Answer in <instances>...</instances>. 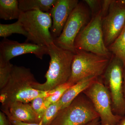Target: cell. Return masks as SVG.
Returning <instances> with one entry per match:
<instances>
[{"instance_id":"6da1fadb","label":"cell","mask_w":125,"mask_h":125,"mask_svg":"<svg viewBox=\"0 0 125 125\" xmlns=\"http://www.w3.org/2000/svg\"><path fill=\"white\" fill-rule=\"evenodd\" d=\"M36 82L29 68L14 65L8 83L0 91L2 111L9 110L10 105L15 102L29 103L38 96L50 95V91L34 89L33 85Z\"/></svg>"},{"instance_id":"7a4b0ae2","label":"cell","mask_w":125,"mask_h":125,"mask_svg":"<svg viewBox=\"0 0 125 125\" xmlns=\"http://www.w3.org/2000/svg\"><path fill=\"white\" fill-rule=\"evenodd\" d=\"M48 47L51 60L45 75L46 81L43 83L36 82L33 86L35 89L43 92L51 91L68 82L71 75L74 54L56 46L54 43Z\"/></svg>"},{"instance_id":"3957f363","label":"cell","mask_w":125,"mask_h":125,"mask_svg":"<svg viewBox=\"0 0 125 125\" xmlns=\"http://www.w3.org/2000/svg\"><path fill=\"white\" fill-rule=\"evenodd\" d=\"M18 20L28 34L25 42L47 46L54 43L50 31L52 20L49 12L39 10L21 12Z\"/></svg>"},{"instance_id":"277c9868","label":"cell","mask_w":125,"mask_h":125,"mask_svg":"<svg viewBox=\"0 0 125 125\" xmlns=\"http://www.w3.org/2000/svg\"><path fill=\"white\" fill-rule=\"evenodd\" d=\"M101 10L80 31L75 40L76 50L92 52L108 58L109 50L105 45Z\"/></svg>"},{"instance_id":"5b68a950","label":"cell","mask_w":125,"mask_h":125,"mask_svg":"<svg viewBox=\"0 0 125 125\" xmlns=\"http://www.w3.org/2000/svg\"><path fill=\"white\" fill-rule=\"evenodd\" d=\"M99 117L92 102L83 93L60 110L51 125H84Z\"/></svg>"},{"instance_id":"8992f818","label":"cell","mask_w":125,"mask_h":125,"mask_svg":"<svg viewBox=\"0 0 125 125\" xmlns=\"http://www.w3.org/2000/svg\"><path fill=\"white\" fill-rule=\"evenodd\" d=\"M109 63L108 58L92 52L76 50L68 83L74 84L84 78L98 77L105 72Z\"/></svg>"},{"instance_id":"52a82bcc","label":"cell","mask_w":125,"mask_h":125,"mask_svg":"<svg viewBox=\"0 0 125 125\" xmlns=\"http://www.w3.org/2000/svg\"><path fill=\"white\" fill-rule=\"evenodd\" d=\"M83 93L98 113L101 125H118L123 117L114 114L109 91L103 83L97 80Z\"/></svg>"},{"instance_id":"ba28073f","label":"cell","mask_w":125,"mask_h":125,"mask_svg":"<svg viewBox=\"0 0 125 125\" xmlns=\"http://www.w3.org/2000/svg\"><path fill=\"white\" fill-rule=\"evenodd\" d=\"M124 64L115 56L109 62L104 73L114 113L122 116L125 114V101L123 93Z\"/></svg>"},{"instance_id":"9c48e42d","label":"cell","mask_w":125,"mask_h":125,"mask_svg":"<svg viewBox=\"0 0 125 125\" xmlns=\"http://www.w3.org/2000/svg\"><path fill=\"white\" fill-rule=\"evenodd\" d=\"M89 13L85 5L79 2L68 18L59 37L54 39L55 45L75 54L74 43L77 35L87 24Z\"/></svg>"},{"instance_id":"30bf717a","label":"cell","mask_w":125,"mask_h":125,"mask_svg":"<svg viewBox=\"0 0 125 125\" xmlns=\"http://www.w3.org/2000/svg\"><path fill=\"white\" fill-rule=\"evenodd\" d=\"M125 25V0L113 1L107 15L103 19L102 28L106 46L120 35Z\"/></svg>"},{"instance_id":"8fae6325","label":"cell","mask_w":125,"mask_h":125,"mask_svg":"<svg viewBox=\"0 0 125 125\" xmlns=\"http://www.w3.org/2000/svg\"><path fill=\"white\" fill-rule=\"evenodd\" d=\"M32 54L42 60L48 55V47L29 42L20 43L4 38L0 42V62H10L12 58L21 55Z\"/></svg>"},{"instance_id":"7c38bea8","label":"cell","mask_w":125,"mask_h":125,"mask_svg":"<svg viewBox=\"0 0 125 125\" xmlns=\"http://www.w3.org/2000/svg\"><path fill=\"white\" fill-rule=\"evenodd\" d=\"M79 2L78 0H57L52 7L49 12L52 20L50 31L54 40L60 35L68 18Z\"/></svg>"},{"instance_id":"4fadbf2b","label":"cell","mask_w":125,"mask_h":125,"mask_svg":"<svg viewBox=\"0 0 125 125\" xmlns=\"http://www.w3.org/2000/svg\"><path fill=\"white\" fill-rule=\"evenodd\" d=\"M2 112L8 118L25 123L39 124L37 114L30 104L15 102L10 105L9 110Z\"/></svg>"},{"instance_id":"5bb4252c","label":"cell","mask_w":125,"mask_h":125,"mask_svg":"<svg viewBox=\"0 0 125 125\" xmlns=\"http://www.w3.org/2000/svg\"><path fill=\"white\" fill-rule=\"evenodd\" d=\"M97 77L91 76L84 78L72 85L66 91L60 101L62 108L70 105L77 96L82 94L97 80Z\"/></svg>"},{"instance_id":"9a60e30c","label":"cell","mask_w":125,"mask_h":125,"mask_svg":"<svg viewBox=\"0 0 125 125\" xmlns=\"http://www.w3.org/2000/svg\"><path fill=\"white\" fill-rule=\"evenodd\" d=\"M19 6L21 12L39 10L50 12L57 0H19Z\"/></svg>"},{"instance_id":"2e32d148","label":"cell","mask_w":125,"mask_h":125,"mask_svg":"<svg viewBox=\"0 0 125 125\" xmlns=\"http://www.w3.org/2000/svg\"><path fill=\"white\" fill-rule=\"evenodd\" d=\"M17 0H0V19L5 20L19 19L21 14Z\"/></svg>"},{"instance_id":"e0dca14e","label":"cell","mask_w":125,"mask_h":125,"mask_svg":"<svg viewBox=\"0 0 125 125\" xmlns=\"http://www.w3.org/2000/svg\"><path fill=\"white\" fill-rule=\"evenodd\" d=\"M109 50L124 64L125 62V25L120 35L109 46Z\"/></svg>"},{"instance_id":"ac0fdd59","label":"cell","mask_w":125,"mask_h":125,"mask_svg":"<svg viewBox=\"0 0 125 125\" xmlns=\"http://www.w3.org/2000/svg\"><path fill=\"white\" fill-rule=\"evenodd\" d=\"M14 33L19 34L27 37L28 34L19 20L10 24H0V37L7 38Z\"/></svg>"},{"instance_id":"d6986e66","label":"cell","mask_w":125,"mask_h":125,"mask_svg":"<svg viewBox=\"0 0 125 125\" xmlns=\"http://www.w3.org/2000/svg\"><path fill=\"white\" fill-rule=\"evenodd\" d=\"M62 108V106L60 101L49 105L47 108L39 125H51Z\"/></svg>"},{"instance_id":"ffe728a7","label":"cell","mask_w":125,"mask_h":125,"mask_svg":"<svg viewBox=\"0 0 125 125\" xmlns=\"http://www.w3.org/2000/svg\"><path fill=\"white\" fill-rule=\"evenodd\" d=\"M74 84L67 82L52 90L51 94L46 98L45 104L48 107L51 104L60 101L66 91Z\"/></svg>"},{"instance_id":"44dd1931","label":"cell","mask_w":125,"mask_h":125,"mask_svg":"<svg viewBox=\"0 0 125 125\" xmlns=\"http://www.w3.org/2000/svg\"><path fill=\"white\" fill-rule=\"evenodd\" d=\"M48 95H42L34 99L31 102L30 105L36 113L40 124L44 113L48 107L45 104L46 98Z\"/></svg>"},{"instance_id":"7402d4cb","label":"cell","mask_w":125,"mask_h":125,"mask_svg":"<svg viewBox=\"0 0 125 125\" xmlns=\"http://www.w3.org/2000/svg\"><path fill=\"white\" fill-rule=\"evenodd\" d=\"M13 66L10 62H0V90L8 83Z\"/></svg>"},{"instance_id":"603a6c76","label":"cell","mask_w":125,"mask_h":125,"mask_svg":"<svg viewBox=\"0 0 125 125\" xmlns=\"http://www.w3.org/2000/svg\"><path fill=\"white\" fill-rule=\"evenodd\" d=\"M6 115L4 112H0V125H10V122Z\"/></svg>"},{"instance_id":"cb8c5ba5","label":"cell","mask_w":125,"mask_h":125,"mask_svg":"<svg viewBox=\"0 0 125 125\" xmlns=\"http://www.w3.org/2000/svg\"><path fill=\"white\" fill-rule=\"evenodd\" d=\"M8 118L12 125H40L38 123H25L16 120L12 118Z\"/></svg>"},{"instance_id":"d4e9b609","label":"cell","mask_w":125,"mask_h":125,"mask_svg":"<svg viewBox=\"0 0 125 125\" xmlns=\"http://www.w3.org/2000/svg\"><path fill=\"white\" fill-rule=\"evenodd\" d=\"M87 5L89 6L92 10L94 11V9L97 7L99 4V1L98 0H87L84 1Z\"/></svg>"},{"instance_id":"484cf974","label":"cell","mask_w":125,"mask_h":125,"mask_svg":"<svg viewBox=\"0 0 125 125\" xmlns=\"http://www.w3.org/2000/svg\"><path fill=\"white\" fill-rule=\"evenodd\" d=\"M100 123H101L100 118L99 117L91 121L84 125H99Z\"/></svg>"},{"instance_id":"4316f807","label":"cell","mask_w":125,"mask_h":125,"mask_svg":"<svg viewBox=\"0 0 125 125\" xmlns=\"http://www.w3.org/2000/svg\"><path fill=\"white\" fill-rule=\"evenodd\" d=\"M123 93L124 99L125 101V69L123 72Z\"/></svg>"},{"instance_id":"83f0119b","label":"cell","mask_w":125,"mask_h":125,"mask_svg":"<svg viewBox=\"0 0 125 125\" xmlns=\"http://www.w3.org/2000/svg\"><path fill=\"white\" fill-rule=\"evenodd\" d=\"M118 125H125V118L122 119Z\"/></svg>"},{"instance_id":"f1b7e54d","label":"cell","mask_w":125,"mask_h":125,"mask_svg":"<svg viewBox=\"0 0 125 125\" xmlns=\"http://www.w3.org/2000/svg\"><path fill=\"white\" fill-rule=\"evenodd\" d=\"M124 69H125V62L124 64Z\"/></svg>"}]
</instances>
